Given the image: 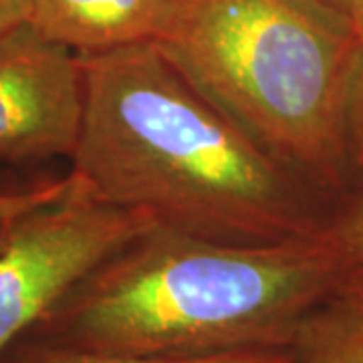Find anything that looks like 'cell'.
Instances as JSON below:
<instances>
[{
    "label": "cell",
    "mask_w": 363,
    "mask_h": 363,
    "mask_svg": "<svg viewBox=\"0 0 363 363\" xmlns=\"http://www.w3.org/2000/svg\"><path fill=\"white\" fill-rule=\"evenodd\" d=\"M289 363H363V271L351 272L305 319Z\"/></svg>",
    "instance_id": "cell-7"
},
{
    "label": "cell",
    "mask_w": 363,
    "mask_h": 363,
    "mask_svg": "<svg viewBox=\"0 0 363 363\" xmlns=\"http://www.w3.org/2000/svg\"><path fill=\"white\" fill-rule=\"evenodd\" d=\"M355 271L327 224L274 242L156 224L73 286L26 337L142 357L289 350Z\"/></svg>",
    "instance_id": "cell-2"
},
{
    "label": "cell",
    "mask_w": 363,
    "mask_h": 363,
    "mask_svg": "<svg viewBox=\"0 0 363 363\" xmlns=\"http://www.w3.org/2000/svg\"><path fill=\"white\" fill-rule=\"evenodd\" d=\"M71 174L63 180H51L25 188V190H6L0 188V222H13L30 214L33 210L57 202L71 188Z\"/></svg>",
    "instance_id": "cell-10"
},
{
    "label": "cell",
    "mask_w": 363,
    "mask_h": 363,
    "mask_svg": "<svg viewBox=\"0 0 363 363\" xmlns=\"http://www.w3.org/2000/svg\"><path fill=\"white\" fill-rule=\"evenodd\" d=\"M222 116L335 200L351 182L359 30L319 0H174L154 43Z\"/></svg>",
    "instance_id": "cell-3"
},
{
    "label": "cell",
    "mask_w": 363,
    "mask_h": 363,
    "mask_svg": "<svg viewBox=\"0 0 363 363\" xmlns=\"http://www.w3.org/2000/svg\"><path fill=\"white\" fill-rule=\"evenodd\" d=\"M325 224L351 267L363 271V176L353 178L333 200Z\"/></svg>",
    "instance_id": "cell-9"
},
{
    "label": "cell",
    "mask_w": 363,
    "mask_h": 363,
    "mask_svg": "<svg viewBox=\"0 0 363 363\" xmlns=\"http://www.w3.org/2000/svg\"><path fill=\"white\" fill-rule=\"evenodd\" d=\"M319 2L350 16L357 28L363 26V0H319Z\"/></svg>",
    "instance_id": "cell-13"
},
{
    "label": "cell",
    "mask_w": 363,
    "mask_h": 363,
    "mask_svg": "<svg viewBox=\"0 0 363 363\" xmlns=\"http://www.w3.org/2000/svg\"><path fill=\"white\" fill-rule=\"evenodd\" d=\"M14 222H0V252L6 248V245H9V240H11V234H13V226Z\"/></svg>",
    "instance_id": "cell-14"
},
{
    "label": "cell",
    "mask_w": 363,
    "mask_h": 363,
    "mask_svg": "<svg viewBox=\"0 0 363 363\" xmlns=\"http://www.w3.org/2000/svg\"><path fill=\"white\" fill-rule=\"evenodd\" d=\"M174 0H30L28 25L77 55L156 43Z\"/></svg>",
    "instance_id": "cell-6"
},
{
    "label": "cell",
    "mask_w": 363,
    "mask_h": 363,
    "mask_svg": "<svg viewBox=\"0 0 363 363\" xmlns=\"http://www.w3.org/2000/svg\"><path fill=\"white\" fill-rule=\"evenodd\" d=\"M83 116L77 52L33 26L0 37V160L73 157Z\"/></svg>",
    "instance_id": "cell-5"
},
{
    "label": "cell",
    "mask_w": 363,
    "mask_h": 363,
    "mask_svg": "<svg viewBox=\"0 0 363 363\" xmlns=\"http://www.w3.org/2000/svg\"><path fill=\"white\" fill-rule=\"evenodd\" d=\"M83 116L73 174L164 226L230 242L321 230L325 198L269 156L154 43L79 55Z\"/></svg>",
    "instance_id": "cell-1"
},
{
    "label": "cell",
    "mask_w": 363,
    "mask_h": 363,
    "mask_svg": "<svg viewBox=\"0 0 363 363\" xmlns=\"http://www.w3.org/2000/svg\"><path fill=\"white\" fill-rule=\"evenodd\" d=\"M0 363H289V350H250L204 357H142L21 337L0 353Z\"/></svg>",
    "instance_id": "cell-8"
},
{
    "label": "cell",
    "mask_w": 363,
    "mask_h": 363,
    "mask_svg": "<svg viewBox=\"0 0 363 363\" xmlns=\"http://www.w3.org/2000/svg\"><path fill=\"white\" fill-rule=\"evenodd\" d=\"M359 30V49L353 69L350 93V156L353 178L363 176V26Z\"/></svg>",
    "instance_id": "cell-11"
},
{
    "label": "cell",
    "mask_w": 363,
    "mask_h": 363,
    "mask_svg": "<svg viewBox=\"0 0 363 363\" xmlns=\"http://www.w3.org/2000/svg\"><path fill=\"white\" fill-rule=\"evenodd\" d=\"M63 198L14 222L0 252V353L67 293L160 222L93 194L73 172Z\"/></svg>",
    "instance_id": "cell-4"
},
{
    "label": "cell",
    "mask_w": 363,
    "mask_h": 363,
    "mask_svg": "<svg viewBox=\"0 0 363 363\" xmlns=\"http://www.w3.org/2000/svg\"><path fill=\"white\" fill-rule=\"evenodd\" d=\"M30 0H0V37L28 23Z\"/></svg>",
    "instance_id": "cell-12"
}]
</instances>
